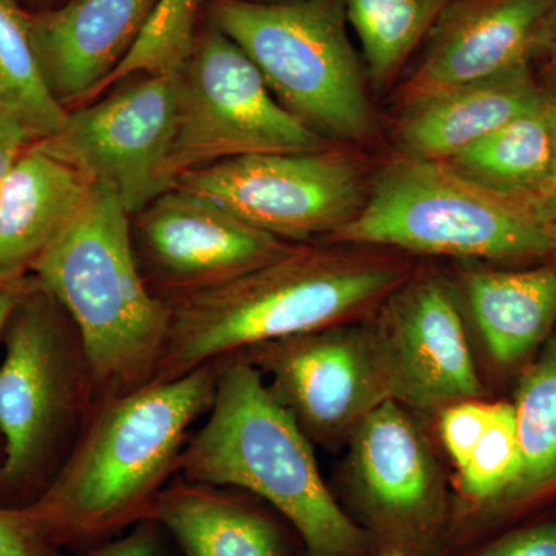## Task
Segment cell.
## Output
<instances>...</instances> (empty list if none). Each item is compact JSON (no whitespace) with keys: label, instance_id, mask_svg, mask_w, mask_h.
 <instances>
[{"label":"cell","instance_id":"d590c367","mask_svg":"<svg viewBox=\"0 0 556 556\" xmlns=\"http://www.w3.org/2000/svg\"><path fill=\"white\" fill-rule=\"evenodd\" d=\"M382 556H405V555L401 554V552H397V551H391V552H387V554H383Z\"/></svg>","mask_w":556,"mask_h":556},{"label":"cell","instance_id":"d4e9b609","mask_svg":"<svg viewBox=\"0 0 556 556\" xmlns=\"http://www.w3.org/2000/svg\"><path fill=\"white\" fill-rule=\"evenodd\" d=\"M201 0H156L144 30L98 94L135 75H169L185 67L195 47Z\"/></svg>","mask_w":556,"mask_h":556},{"label":"cell","instance_id":"ba28073f","mask_svg":"<svg viewBox=\"0 0 556 556\" xmlns=\"http://www.w3.org/2000/svg\"><path fill=\"white\" fill-rule=\"evenodd\" d=\"M327 141L270 93L247 53L212 25L178 75L177 130L166 164L174 188L190 170L257 153L316 152Z\"/></svg>","mask_w":556,"mask_h":556},{"label":"cell","instance_id":"ac0fdd59","mask_svg":"<svg viewBox=\"0 0 556 556\" xmlns=\"http://www.w3.org/2000/svg\"><path fill=\"white\" fill-rule=\"evenodd\" d=\"M93 182L30 146L0 185V283L31 268L72 225Z\"/></svg>","mask_w":556,"mask_h":556},{"label":"cell","instance_id":"4fadbf2b","mask_svg":"<svg viewBox=\"0 0 556 556\" xmlns=\"http://www.w3.org/2000/svg\"><path fill=\"white\" fill-rule=\"evenodd\" d=\"M239 354L262 372L270 394L309 441L351 433L388 401L367 325L316 329Z\"/></svg>","mask_w":556,"mask_h":556},{"label":"cell","instance_id":"44dd1931","mask_svg":"<svg viewBox=\"0 0 556 556\" xmlns=\"http://www.w3.org/2000/svg\"><path fill=\"white\" fill-rule=\"evenodd\" d=\"M445 164L489 188L541 197L554 166V138L543 104L508 121Z\"/></svg>","mask_w":556,"mask_h":556},{"label":"cell","instance_id":"3957f363","mask_svg":"<svg viewBox=\"0 0 556 556\" xmlns=\"http://www.w3.org/2000/svg\"><path fill=\"white\" fill-rule=\"evenodd\" d=\"M206 416L179 456V478L262 497L294 526L309 556L362 554L367 536L329 492L309 438L241 354L217 361Z\"/></svg>","mask_w":556,"mask_h":556},{"label":"cell","instance_id":"8d00e7d4","mask_svg":"<svg viewBox=\"0 0 556 556\" xmlns=\"http://www.w3.org/2000/svg\"><path fill=\"white\" fill-rule=\"evenodd\" d=\"M251 2H280V0H251Z\"/></svg>","mask_w":556,"mask_h":556},{"label":"cell","instance_id":"d6986e66","mask_svg":"<svg viewBox=\"0 0 556 556\" xmlns=\"http://www.w3.org/2000/svg\"><path fill=\"white\" fill-rule=\"evenodd\" d=\"M148 519L169 533L186 556H283L280 530L219 486L179 479L156 497Z\"/></svg>","mask_w":556,"mask_h":556},{"label":"cell","instance_id":"7402d4cb","mask_svg":"<svg viewBox=\"0 0 556 556\" xmlns=\"http://www.w3.org/2000/svg\"><path fill=\"white\" fill-rule=\"evenodd\" d=\"M518 467L500 507H517L556 486V339L526 372L517 394Z\"/></svg>","mask_w":556,"mask_h":556},{"label":"cell","instance_id":"7a4b0ae2","mask_svg":"<svg viewBox=\"0 0 556 556\" xmlns=\"http://www.w3.org/2000/svg\"><path fill=\"white\" fill-rule=\"evenodd\" d=\"M215 387L217 361L94 402L61 470L27 506L40 532L64 548L100 544L148 519Z\"/></svg>","mask_w":556,"mask_h":556},{"label":"cell","instance_id":"4dcf8cb0","mask_svg":"<svg viewBox=\"0 0 556 556\" xmlns=\"http://www.w3.org/2000/svg\"><path fill=\"white\" fill-rule=\"evenodd\" d=\"M31 144L33 139L24 127L0 109V185Z\"/></svg>","mask_w":556,"mask_h":556},{"label":"cell","instance_id":"30bf717a","mask_svg":"<svg viewBox=\"0 0 556 556\" xmlns=\"http://www.w3.org/2000/svg\"><path fill=\"white\" fill-rule=\"evenodd\" d=\"M178 75H135L104 100L68 110L60 134L36 149L115 189L130 217L169 188L166 164L177 130Z\"/></svg>","mask_w":556,"mask_h":556},{"label":"cell","instance_id":"9a60e30c","mask_svg":"<svg viewBox=\"0 0 556 556\" xmlns=\"http://www.w3.org/2000/svg\"><path fill=\"white\" fill-rule=\"evenodd\" d=\"M351 433V471L371 518L401 540L430 536L442 511L441 479L402 405L382 402Z\"/></svg>","mask_w":556,"mask_h":556},{"label":"cell","instance_id":"484cf974","mask_svg":"<svg viewBox=\"0 0 556 556\" xmlns=\"http://www.w3.org/2000/svg\"><path fill=\"white\" fill-rule=\"evenodd\" d=\"M518 467V430L515 405L493 404L484 433L459 468L460 486L481 504L500 503Z\"/></svg>","mask_w":556,"mask_h":556},{"label":"cell","instance_id":"5bb4252c","mask_svg":"<svg viewBox=\"0 0 556 556\" xmlns=\"http://www.w3.org/2000/svg\"><path fill=\"white\" fill-rule=\"evenodd\" d=\"M554 0H452L428 33L422 61L394 91V112L532 62Z\"/></svg>","mask_w":556,"mask_h":556},{"label":"cell","instance_id":"1f68e13d","mask_svg":"<svg viewBox=\"0 0 556 556\" xmlns=\"http://www.w3.org/2000/svg\"><path fill=\"white\" fill-rule=\"evenodd\" d=\"M536 78L540 84L541 104L546 112L552 138H554V166H552L546 189L541 193L540 199L551 200L556 199V70L541 67L536 73Z\"/></svg>","mask_w":556,"mask_h":556},{"label":"cell","instance_id":"e0dca14e","mask_svg":"<svg viewBox=\"0 0 556 556\" xmlns=\"http://www.w3.org/2000/svg\"><path fill=\"white\" fill-rule=\"evenodd\" d=\"M540 102L533 62H522L397 112L396 153L445 163Z\"/></svg>","mask_w":556,"mask_h":556},{"label":"cell","instance_id":"836d02e7","mask_svg":"<svg viewBox=\"0 0 556 556\" xmlns=\"http://www.w3.org/2000/svg\"><path fill=\"white\" fill-rule=\"evenodd\" d=\"M36 281L35 276L20 278V280L5 281L0 283V339H2L3 329H5L7 321L13 313L14 306L21 302V299L35 288ZM3 447L2 439H0V463H2Z\"/></svg>","mask_w":556,"mask_h":556},{"label":"cell","instance_id":"ffe728a7","mask_svg":"<svg viewBox=\"0 0 556 556\" xmlns=\"http://www.w3.org/2000/svg\"><path fill=\"white\" fill-rule=\"evenodd\" d=\"M463 292L490 356L506 367L529 356L556 321V265L470 270Z\"/></svg>","mask_w":556,"mask_h":556},{"label":"cell","instance_id":"8992f818","mask_svg":"<svg viewBox=\"0 0 556 556\" xmlns=\"http://www.w3.org/2000/svg\"><path fill=\"white\" fill-rule=\"evenodd\" d=\"M0 342V506L27 507L86 426L93 380L78 329L39 281L14 306Z\"/></svg>","mask_w":556,"mask_h":556},{"label":"cell","instance_id":"7c38bea8","mask_svg":"<svg viewBox=\"0 0 556 556\" xmlns=\"http://www.w3.org/2000/svg\"><path fill=\"white\" fill-rule=\"evenodd\" d=\"M131 243L149 288L163 300L225 283L298 244L178 186L131 217Z\"/></svg>","mask_w":556,"mask_h":556},{"label":"cell","instance_id":"d6a6232c","mask_svg":"<svg viewBox=\"0 0 556 556\" xmlns=\"http://www.w3.org/2000/svg\"><path fill=\"white\" fill-rule=\"evenodd\" d=\"M535 61L541 67L556 70V0L548 7L533 40L532 62Z\"/></svg>","mask_w":556,"mask_h":556},{"label":"cell","instance_id":"5b68a950","mask_svg":"<svg viewBox=\"0 0 556 556\" xmlns=\"http://www.w3.org/2000/svg\"><path fill=\"white\" fill-rule=\"evenodd\" d=\"M329 243L477 260L551 258L546 203L481 185L439 161L375 167L367 203Z\"/></svg>","mask_w":556,"mask_h":556},{"label":"cell","instance_id":"f546056e","mask_svg":"<svg viewBox=\"0 0 556 556\" xmlns=\"http://www.w3.org/2000/svg\"><path fill=\"white\" fill-rule=\"evenodd\" d=\"M163 529L152 519H142L129 532L97 544L87 556H164L161 547Z\"/></svg>","mask_w":556,"mask_h":556},{"label":"cell","instance_id":"e575fe53","mask_svg":"<svg viewBox=\"0 0 556 556\" xmlns=\"http://www.w3.org/2000/svg\"><path fill=\"white\" fill-rule=\"evenodd\" d=\"M543 200H544V203H546L547 219H548V232H551V240H552L551 260H554V265H556V199H551V200L543 199Z\"/></svg>","mask_w":556,"mask_h":556},{"label":"cell","instance_id":"2e32d148","mask_svg":"<svg viewBox=\"0 0 556 556\" xmlns=\"http://www.w3.org/2000/svg\"><path fill=\"white\" fill-rule=\"evenodd\" d=\"M156 0H70L61 9L28 13L43 79L65 110L89 104L126 60Z\"/></svg>","mask_w":556,"mask_h":556},{"label":"cell","instance_id":"4316f807","mask_svg":"<svg viewBox=\"0 0 556 556\" xmlns=\"http://www.w3.org/2000/svg\"><path fill=\"white\" fill-rule=\"evenodd\" d=\"M492 407L493 405L471 399L444 408L441 419L442 441L448 455L455 460L457 470L467 463L471 450L484 433L492 416Z\"/></svg>","mask_w":556,"mask_h":556},{"label":"cell","instance_id":"9c48e42d","mask_svg":"<svg viewBox=\"0 0 556 556\" xmlns=\"http://www.w3.org/2000/svg\"><path fill=\"white\" fill-rule=\"evenodd\" d=\"M371 161L357 148L237 156L181 175L174 186L199 193L289 243L327 239L367 203Z\"/></svg>","mask_w":556,"mask_h":556},{"label":"cell","instance_id":"8fae6325","mask_svg":"<svg viewBox=\"0 0 556 556\" xmlns=\"http://www.w3.org/2000/svg\"><path fill=\"white\" fill-rule=\"evenodd\" d=\"M378 309L367 327L388 401L433 409L479 396L459 300L445 277L412 273Z\"/></svg>","mask_w":556,"mask_h":556},{"label":"cell","instance_id":"52a82bcc","mask_svg":"<svg viewBox=\"0 0 556 556\" xmlns=\"http://www.w3.org/2000/svg\"><path fill=\"white\" fill-rule=\"evenodd\" d=\"M211 16L303 126L350 148L378 139L367 72L348 36L343 0H212Z\"/></svg>","mask_w":556,"mask_h":556},{"label":"cell","instance_id":"277c9868","mask_svg":"<svg viewBox=\"0 0 556 556\" xmlns=\"http://www.w3.org/2000/svg\"><path fill=\"white\" fill-rule=\"evenodd\" d=\"M78 329L94 402L155 379L169 340L166 300L149 288L118 193L93 185L72 225L31 268Z\"/></svg>","mask_w":556,"mask_h":556},{"label":"cell","instance_id":"cb8c5ba5","mask_svg":"<svg viewBox=\"0 0 556 556\" xmlns=\"http://www.w3.org/2000/svg\"><path fill=\"white\" fill-rule=\"evenodd\" d=\"M0 109L24 127L33 142L60 134L68 113L47 87L28 13L16 0H0Z\"/></svg>","mask_w":556,"mask_h":556},{"label":"cell","instance_id":"f1b7e54d","mask_svg":"<svg viewBox=\"0 0 556 556\" xmlns=\"http://www.w3.org/2000/svg\"><path fill=\"white\" fill-rule=\"evenodd\" d=\"M475 556H556V519L515 530Z\"/></svg>","mask_w":556,"mask_h":556},{"label":"cell","instance_id":"603a6c76","mask_svg":"<svg viewBox=\"0 0 556 556\" xmlns=\"http://www.w3.org/2000/svg\"><path fill=\"white\" fill-rule=\"evenodd\" d=\"M452 0H343L375 91L391 89Z\"/></svg>","mask_w":556,"mask_h":556},{"label":"cell","instance_id":"83f0119b","mask_svg":"<svg viewBox=\"0 0 556 556\" xmlns=\"http://www.w3.org/2000/svg\"><path fill=\"white\" fill-rule=\"evenodd\" d=\"M0 556H64L40 532L27 507L0 506Z\"/></svg>","mask_w":556,"mask_h":556},{"label":"cell","instance_id":"6da1fadb","mask_svg":"<svg viewBox=\"0 0 556 556\" xmlns=\"http://www.w3.org/2000/svg\"><path fill=\"white\" fill-rule=\"evenodd\" d=\"M412 273L393 249L294 244L225 283L166 299L169 340L153 380L181 378L248 348L345 324L378 308Z\"/></svg>","mask_w":556,"mask_h":556}]
</instances>
